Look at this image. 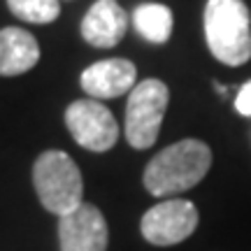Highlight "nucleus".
Returning <instances> with one entry per match:
<instances>
[{"instance_id": "f257e3e1", "label": "nucleus", "mask_w": 251, "mask_h": 251, "mask_svg": "<svg viewBox=\"0 0 251 251\" xmlns=\"http://www.w3.org/2000/svg\"><path fill=\"white\" fill-rule=\"evenodd\" d=\"M212 168V149L200 140H181L158 151L147 163L144 188L156 198H168L198 186Z\"/></svg>"}, {"instance_id": "f03ea898", "label": "nucleus", "mask_w": 251, "mask_h": 251, "mask_svg": "<svg viewBox=\"0 0 251 251\" xmlns=\"http://www.w3.org/2000/svg\"><path fill=\"white\" fill-rule=\"evenodd\" d=\"M205 42L219 63L237 68L251 58V12L242 0H207Z\"/></svg>"}, {"instance_id": "7ed1b4c3", "label": "nucleus", "mask_w": 251, "mask_h": 251, "mask_svg": "<svg viewBox=\"0 0 251 251\" xmlns=\"http://www.w3.org/2000/svg\"><path fill=\"white\" fill-rule=\"evenodd\" d=\"M33 184L47 212L56 216L70 214L84 202V179L65 151H42L33 165Z\"/></svg>"}, {"instance_id": "20e7f679", "label": "nucleus", "mask_w": 251, "mask_h": 251, "mask_svg": "<svg viewBox=\"0 0 251 251\" xmlns=\"http://www.w3.org/2000/svg\"><path fill=\"white\" fill-rule=\"evenodd\" d=\"M170 89L161 79H144L135 84L126 102V140L133 149H149L158 140Z\"/></svg>"}, {"instance_id": "39448f33", "label": "nucleus", "mask_w": 251, "mask_h": 251, "mask_svg": "<svg viewBox=\"0 0 251 251\" xmlns=\"http://www.w3.org/2000/svg\"><path fill=\"white\" fill-rule=\"evenodd\" d=\"M65 126L72 140L89 151H109L119 140V124L100 100H75L65 109Z\"/></svg>"}, {"instance_id": "423d86ee", "label": "nucleus", "mask_w": 251, "mask_h": 251, "mask_svg": "<svg viewBox=\"0 0 251 251\" xmlns=\"http://www.w3.org/2000/svg\"><path fill=\"white\" fill-rule=\"evenodd\" d=\"M198 209L191 200L170 198L147 209L140 221V233L149 244L172 247L184 242L198 228Z\"/></svg>"}, {"instance_id": "0eeeda50", "label": "nucleus", "mask_w": 251, "mask_h": 251, "mask_svg": "<svg viewBox=\"0 0 251 251\" xmlns=\"http://www.w3.org/2000/svg\"><path fill=\"white\" fill-rule=\"evenodd\" d=\"M107 221L96 205L81 202L70 214L58 216L61 251H107Z\"/></svg>"}, {"instance_id": "6e6552de", "label": "nucleus", "mask_w": 251, "mask_h": 251, "mask_svg": "<svg viewBox=\"0 0 251 251\" xmlns=\"http://www.w3.org/2000/svg\"><path fill=\"white\" fill-rule=\"evenodd\" d=\"M137 68L128 58H105L89 65L81 72L79 84L89 93V98L109 100L130 93L137 84Z\"/></svg>"}, {"instance_id": "1a4fd4ad", "label": "nucleus", "mask_w": 251, "mask_h": 251, "mask_svg": "<svg viewBox=\"0 0 251 251\" xmlns=\"http://www.w3.org/2000/svg\"><path fill=\"white\" fill-rule=\"evenodd\" d=\"M128 30V14L117 0H96L81 21V37L91 47L112 49Z\"/></svg>"}, {"instance_id": "9d476101", "label": "nucleus", "mask_w": 251, "mask_h": 251, "mask_svg": "<svg viewBox=\"0 0 251 251\" xmlns=\"http://www.w3.org/2000/svg\"><path fill=\"white\" fill-rule=\"evenodd\" d=\"M40 63V45L35 35L17 26L0 30V75L17 77Z\"/></svg>"}, {"instance_id": "9b49d317", "label": "nucleus", "mask_w": 251, "mask_h": 251, "mask_svg": "<svg viewBox=\"0 0 251 251\" xmlns=\"http://www.w3.org/2000/svg\"><path fill=\"white\" fill-rule=\"evenodd\" d=\"M172 9L161 2H144L133 12V26L147 42L165 45L172 35Z\"/></svg>"}, {"instance_id": "f8f14e48", "label": "nucleus", "mask_w": 251, "mask_h": 251, "mask_svg": "<svg viewBox=\"0 0 251 251\" xmlns=\"http://www.w3.org/2000/svg\"><path fill=\"white\" fill-rule=\"evenodd\" d=\"M7 7L14 17L28 24H51L61 14L58 0H7Z\"/></svg>"}, {"instance_id": "ddd939ff", "label": "nucleus", "mask_w": 251, "mask_h": 251, "mask_svg": "<svg viewBox=\"0 0 251 251\" xmlns=\"http://www.w3.org/2000/svg\"><path fill=\"white\" fill-rule=\"evenodd\" d=\"M235 107L242 117H251V81L242 84L237 91V98H235Z\"/></svg>"}]
</instances>
